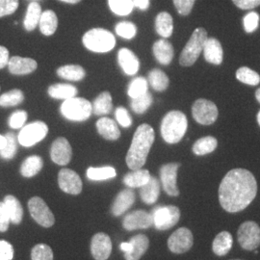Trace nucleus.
<instances>
[{"mask_svg":"<svg viewBox=\"0 0 260 260\" xmlns=\"http://www.w3.org/2000/svg\"><path fill=\"white\" fill-rule=\"evenodd\" d=\"M257 194V182L250 171L233 169L219 187V202L230 213H237L251 205Z\"/></svg>","mask_w":260,"mask_h":260,"instance_id":"obj_1","label":"nucleus"},{"mask_svg":"<svg viewBox=\"0 0 260 260\" xmlns=\"http://www.w3.org/2000/svg\"><path fill=\"white\" fill-rule=\"evenodd\" d=\"M154 138V130L150 125L144 123L138 126L125 158L127 166L132 171L139 170L146 164Z\"/></svg>","mask_w":260,"mask_h":260,"instance_id":"obj_2","label":"nucleus"},{"mask_svg":"<svg viewBox=\"0 0 260 260\" xmlns=\"http://www.w3.org/2000/svg\"><path fill=\"white\" fill-rule=\"evenodd\" d=\"M188 121L180 111H170L161 122V135L168 144H177L185 135Z\"/></svg>","mask_w":260,"mask_h":260,"instance_id":"obj_3","label":"nucleus"},{"mask_svg":"<svg viewBox=\"0 0 260 260\" xmlns=\"http://www.w3.org/2000/svg\"><path fill=\"white\" fill-rule=\"evenodd\" d=\"M83 45L93 52L105 53L116 45V39L110 31L103 28H93L84 34Z\"/></svg>","mask_w":260,"mask_h":260,"instance_id":"obj_4","label":"nucleus"},{"mask_svg":"<svg viewBox=\"0 0 260 260\" xmlns=\"http://www.w3.org/2000/svg\"><path fill=\"white\" fill-rule=\"evenodd\" d=\"M206 40L207 32L205 28H197L180 54L179 64L183 67L194 65L204 50Z\"/></svg>","mask_w":260,"mask_h":260,"instance_id":"obj_5","label":"nucleus"},{"mask_svg":"<svg viewBox=\"0 0 260 260\" xmlns=\"http://www.w3.org/2000/svg\"><path fill=\"white\" fill-rule=\"evenodd\" d=\"M60 110L66 119L70 121H84L90 118L93 112V105L82 98H72L64 101Z\"/></svg>","mask_w":260,"mask_h":260,"instance_id":"obj_6","label":"nucleus"},{"mask_svg":"<svg viewBox=\"0 0 260 260\" xmlns=\"http://www.w3.org/2000/svg\"><path fill=\"white\" fill-rule=\"evenodd\" d=\"M153 225L158 231H167L180 219V210L175 205H159L151 211Z\"/></svg>","mask_w":260,"mask_h":260,"instance_id":"obj_7","label":"nucleus"},{"mask_svg":"<svg viewBox=\"0 0 260 260\" xmlns=\"http://www.w3.org/2000/svg\"><path fill=\"white\" fill-rule=\"evenodd\" d=\"M48 132L47 124L43 121H34L23 126L19 131L18 141L23 147H32L45 139Z\"/></svg>","mask_w":260,"mask_h":260,"instance_id":"obj_8","label":"nucleus"},{"mask_svg":"<svg viewBox=\"0 0 260 260\" xmlns=\"http://www.w3.org/2000/svg\"><path fill=\"white\" fill-rule=\"evenodd\" d=\"M238 242L246 251L256 250L260 245V228L255 222L247 221L242 223L237 233Z\"/></svg>","mask_w":260,"mask_h":260,"instance_id":"obj_9","label":"nucleus"},{"mask_svg":"<svg viewBox=\"0 0 260 260\" xmlns=\"http://www.w3.org/2000/svg\"><path fill=\"white\" fill-rule=\"evenodd\" d=\"M28 209L31 217L42 226L50 228L55 223L54 215L43 199L39 197L31 198L28 202Z\"/></svg>","mask_w":260,"mask_h":260,"instance_id":"obj_10","label":"nucleus"},{"mask_svg":"<svg viewBox=\"0 0 260 260\" xmlns=\"http://www.w3.org/2000/svg\"><path fill=\"white\" fill-rule=\"evenodd\" d=\"M192 115L195 121L200 124L210 125L218 118V108L212 102L205 99H200L193 104Z\"/></svg>","mask_w":260,"mask_h":260,"instance_id":"obj_11","label":"nucleus"},{"mask_svg":"<svg viewBox=\"0 0 260 260\" xmlns=\"http://www.w3.org/2000/svg\"><path fill=\"white\" fill-rule=\"evenodd\" d=\"M193 243L194 237L191 231L186 228H180L170 236L168 247L174 253H184L192 248Z\"/></svg>","mask_w":260,"mask_h":260,"instance_id":"obj_12","label":"nucleus"},{"mask_svg":"<svg viewBox=\"0 0 260 260\" xmlns=\"http://www.w3.org/2000/svg\"><path fill=\"white\" fill-rule=\"evenodd\" d=\"M180 166L178 163H169L160 169V179L164 191L168 195L177 197L179 190L177 188V170Z\"/></svg>","mask_w":260,"mask_h":260,"instance_id":"obj_13","label":"nucleus"},{"mask_svg":"<svg viewBox=\"0 0 260 260\" xmlns=\"http://www.w3.org/2000/svg\"><path fill=\"white\" fill-rule=\"evenodd\" d=\"M58 183L61 190L71 195H78L82 191V181L75 171L62 169L58 175Z\"/></svg>","mask_w":260,"mask_h":260,"instance_id":"obj_14","label":"nucleus"},{"mask_svg":"<svg viewBox=\"0 0 260 260\" xmlns=\"http://www.w3.org/2000/svg\"><path fill=\"white\" fill-rule=\"evenodd\" d=\"M153 225L151 214L145 210H135L127 214L122 221V226L126 231L146 230Z\"/></svg>","mask_w":260,"mask_h":260,"instance_id":"obj_15","label":"nucleus"},{"mask_svg":"<svg viewBox=\"0 0 260 260\" xmlns=\"http://www.w3.org/2000/svg\"><path fill=\"white\" fill-rule=\"evenodd\" d=\"M50 156L55 164L61 166L69 164L73 156V149L69 141L63 137L56 139L51 146Z\"/></svg>","mask_w":260,"mask_h":260,"instance_id":"obj_16","label":"nucleus"},{"mask_svg":"<svg viewBox=\"0 0 260 260\" xmlns=\"http://www.w3.org/2000/svg\"><path fill=\"white\" fill-rule=\"evenodd\" d=\"M91 252L95 260H106L112 252V241L105 233L94 234L91 241Z\"/></svg>","mask_w":260,"mask_h":260,"instance_id":"obj_17","label":"nucleus"},{"mask_svg":"<svg viewBox=\"0 0 260 260\" xmlns=\"http://www.w3.org/2000/svg\"><path fill=\"white\" fill-rule=\"evenodd\" d=\"M37 62L28 57L14 56L10 58L8 69L12 75H25L37 70Z\"/></svg>","mask_w":260,"mask_h":260,"instance_id":"obj_18","label":"nucleus"},{"mask_svg":"<svg viewBox=\"0 0 260 260\" xmlns=\"http://www.w3.org/2000/svg\"><path fill=\"white\" fill-rule=\"evenodd\" d=\"M204 55L206 62L213 65H221L223 62V47L215 38H207L204 47Z\"/></svg>","mask_w":260,"mask_h":260,"instance_id":"obj_19","label":"nucleus"},{"mask_svg":"<svg viewBox=\"0 0 260 260\" xmlns=\"http://www.w3.org/2000/svg\"><path fill=\"white\" fill-rule=\"evenodd\" d=\"M118 61L125 75H134L138 73L139 60L128 48H121L118 53Z\"/></svg>","mask_w":260,"mask_h":260,"instance_id":"obj_20","label":"nucleus"},{"mask_svg":"<svg viewBox=\"0 0 260 260\" xmlns=\"http://www.w3.org/2000/svg\"><path fill=\"white\" fill-rule=\"evenodd\" d=\"M135 203V194L131 189H125L120 192L112 205V213L118 217L126 212Z\"/></svg>","mask_w":260,"mask_h":260,"instance_id":"obj_21","label":"nucleus"},{"mask_svg":"<svg viewBox=\"0 0 260 260\" xmlns=\"http://www.w3.org/2000/svg\"><path fill=\"white\" fill-rule=\"evenodd\" d=\"M152 51L155 59L161 65H169L174 58V47L165 39L156 41L152 47Z\"/></svg>","mask_w":260,"mask_h":260,"instance_id":"obj_22","label":"nucleus"},{"mask_svg":"<svg viewBox=\"0 0 260 260\" xmlns=\"http://www.w3.org/2000/svg\"><path fill=\"white\" fill-rule=\"evenodd\" d=\"M132 250L128 253H124V258L126 260H140L149 249V238L144 234H138L130 239Z\"/></svg>","mask_w":260,"mask_h":260,"instance_id":"obj_23","label":"nucleus"},{"mask_svg":"<svg viewBox=\"0 0 260 260\" xmlns=\"http://www.w3.org/2000/svg\"><path fill=\"white\" fill-rule=\"evenodd\" d=\"M160 195V183L157 178L150 177L149 181L140 188L142 201L147 205H153Z\"/></svg>","mask_w":260,"mask_h":260,"instance_id":"obj_24","label":"nucleus"},{"mask_svg":"<svg viewBox=\"0 0 260 260\" xmlns=\"http://www.w3.org/2000/svg\"><path fill=\"white\" fill-rule=\"evenodd\" d=\"M96 129L104 139L115 141L121 136V131L119 129L115 121L109 118H102L96 121Z\"/></svg>","mask_w":260,"mask_h":260,"instance_id":"obj_25","label":"nucleus"},{"mask_svg":"<svg viewBox=\"0 0 260 260\" xmlns=\"http://www.w3.org/2000/svg\"><path fill=\"white\" fill-rule=\"evenodd\" d=\"M39 27L45 36L53 35L58 27V18L55 12L52 10L44 11L41 15Z\"/></svg>","mask_w":260,"mask_h":260,"instance_id":"obj_26","label":"nucleus"},{"mask_svg":"<svg viewBox=\"0 0 260 260\" xmlns=\"http://www.w3.org/2000/svg\"><path fill=\"white\" fill-rule=\"evenodd\" d=\"M4 205L8 211L11 223L19 224L23 218V208L19 200L14 196L8 195L4 198Z\"/></svg>","mask_w":260,"mask_h":260,"instance_id":"obj_27","label":"nucleus"},{"mask_svg":"<svg viewBox=\"0 0 260 260\" xmlns=\"http://www.w3.org/2000/svg\"><path fill=\"white\" fill-rule=\"evenodd\" d=\"M233 239L232 234L229 232H222L219 233L212 244L214 253L218 256H223L233 248Z\"/></svg>","mask_w":260,"mask_h":260,"instance_id":"obj_28","label":"nucleus"},{"mask_svg":"<svg viewBox=\"0 0 260 260\" xmlns=\"http://www.w3.org/2000/svg\"><path fill=\"white\" fill-rule=\"evenodd\" d=\"M155 30L161 37H171L174 31V20L172 16L167 12H161L155 19Z\"/></svg>","mask_w":260,"mask_h":260,"instance_id":"obj_29","label":"nucleus"},{"mask_svg":"<svg viewBox=\"0 0 260 260\" xmlns=\"http://www.w3.org/2000/svg\"><path fill=\"white\" fill-rule=\"evenodd\" d=\"M77 93L76 87L70 84H54L48 88V94L56 100L67 101L75 98Z\"/></svg>","mask_w":260,"mask_h":260,"instance_id":"obj_30","label":"nucleus"},{"mask_svg":"<svg viewBox=\"0 0 260 260\" xmlns=\"http://www.w3.org/2000/svg\"><path fill=\"white\" fill-rule=\"evenodd\" d=\"M150 177L148 170H134L123 177V183L129 188H141L149 181Z\"/></svg>","mask_w":260,"mask_h":260,"instance_id":"obj_31","label":"nucleus"},{"mask_svg":"<svg viewBox=\"0 0 260 260\" xmlns=\"http://www.w3.org/2000/svg\"><path fill=\"white\" fill-rule=\"evenodd\" d=\"M42 8L40 4L33 1L28 5L27 10H26V15L23 20L24 28L26 31H33L35 28L37 27L41 19L42 15Z\"/></svg>","mask_w":260,"mask_h":260,"instance_id":"obj_32","label":"nucleus"},{"mask_svg":"<svg viewBox=\"0 0 260 260\" xmlns=\"http://www.w3.org/2000/svg\"><path fill=\"white\" fill-rule=\"evenodd\" d=\"M44 162L43 159L38 155H32L26 158L21 166H20V174L24 177H32L38 175L40 171L43 169Z\"/></svg>","mask_w":260,"mask_h":260,"instance_id":"obj_33","label":"nucleus"},{"mask_svg":"<svg viewBox=\"0 0 260 260\" xmlns=\"http://www.w3.org/2000/svg\"><path fill=\"white\" fill-rule=\"evenodd\" d=\"M57 75L61 78L70 81H80L85 77L83 68L78 65H66L57 70Z\"/></svg>","mask_w":260,"mask_h":260,"instance_id":"obj_34","label":"nucleus"},{"mask_svg":"<svg viewBox=\"0 0 260 260\" xmlns=\"http://www.w3.org/2000/svg\"><path fill=\"white\" fill-rule=\"evenodd\" d=\"M218 146V141L212 136H206L196 141L192 150L196 155L202 156L213 152Z\"/></svg>","mask_w":260,"mask_h":260,"instance_id":"obj_35","label":"nucleus"},{"mask_svg":"<svg viewBox=\"0 0 260 260\" xmlns=\"http://www.w3.org/2000/svg\"><path fill=\"white\" fill-rule=\"evenodd\" d=\"M93 112L96 116L107 115L112 111V96L109 92H103L101 93L93 102Z\"/></svg>","mask_w":260,"mask_h":260,"instance_id":"obj_36","label":"nucleus"},{"mask_svg":"<svg viewBox=\"0 0 260 260\" xmlns=\"http://www.w3.org/2000/svg\"><path fill=\"white\" fill-rule=\"evenodd\" d=\"M149 83L155 91L163 92L169 86V77L161 70L154 69L149 72Z\"/></svg>","mask_w":260,"mask_h":260,"instance_id":"obj_37","label":"nucleus"},{"mask_svg":"<svg viewBox=\"0 0 260 260\" xmlns=\"http://www.w3.org/2000/svg\"><path fill=\"white\" fill-rule=\"evenodd\" d=\"M116 170L110 166L101 168H89L87 170V177L93 181L106 180L116 177Z\"/></svg>","mask_w":260,"mask_h":260,"instance_id":"obj_38","label":"nucleus"},{"mask_svg":"<svg viewBox=\"0 0 260 260\" xmlns=\"http://www.w3.org/2000/svg\"><path fill=\"white\" fill-rule=\"evenodd\" d=\"M23 100H24L23 93L19 89H14L0 95V106L1 107L17 106L22 103Z\"/></svg>","mask_w":260,"mask_h":260,"instance_id":"obj_39","label":"nucleus"},{"mask_svg":"<svg viewBox=\"0 0 260 260\" xmlns=\"http://www.w3.org/2000/svg\"><path fill=\"white\" fill-rule=\"evenodd\" d=\"M236 78L244 84L256 86L260 83V75L247 67H242L236 72Z\"/></svg>","mask_w":260,"mask_h":260,"instance_id":"obj_40","label":"nucleus"},{"mask_svg":"<svg viewBox=\"0 0 260 260\" xmlns=\"http://www.w3.org/2000/svg\"><path fill=\"white\" fill-rule=\"evenodd\" d=\"M112 12L118 16H127L134 8L133 0H108Z\"/></svg>","mask_w":260,"mask_h":260,"instance_id":"obj_41","label":"nucleus"},{"mask_svg":"<svg viewBox=\"0 0 260 260\" xmlns=\"http://www.w3.org/2000/svg\"><path fill=\"white\" fill-rule=\"evenodd\" d=\"M6 137V145L3 149L0 150V156L3 159L10 160L16 155L18 149V140L14 133L9 132L5 135Z\"/></svg>","mask_w":260,"mask_h":260,"instance_id":"obj_42","label":"nucleus"},{"mask_svg":"<svg viewBox=\"0 0 260 260\" xmlns=\"http://www.w3.org/2000/svg\"><path fill=\"white\" fill-rule=\"evenodd\" d=\"M148 92V80L144 77H137L130 82L128 86V95L131 99L138 98Z\"/></svg>","mask_w":260,"mask_h":260,"instance_id":"obj_43","label":"nucleus"},{"mask_svg":"<svg viewBox=\"0 0 260 260\" xmlns=\"http://www.w3.org/2000/svg\"><path fill=\"white\" fill-rule=\"evenodd\" d=\"M151 104H152V95L149 92H147L143 95L132 99L131 108L137 114H143L149 109Z\"/></svg>","mask_w":260,"mask_h":260,"instance_id":"obj_44","label":"nucleus"},{"mask_svg":"<svg viewBox=\"0 0 260 260\" xmlns=\"http://www.w3.org/2000/svg\"><path fill=\"white\" fill-rule=\"evenodd\" d=\"M32 260H53V251L46 244H38L31 251Z\"/></svg>","mask_w":260,"mask_h":260,"instance_id":"obj_45","label":"nucleus"},{"mask_svg":"<svg viewBox=\"0 0 260 260\" xmlns=\"http://www.w3.org/2000/svg\"><path fill=\"white\" fill-rule=\"evenodd\" d=\"M116 33L120 36V37L130 40L132 38L135 37L136 33H137V27L134 23L130 22V21H121L119 22L116 27Z\"/></svg>","mask_w":260,"mask_h":260,"instance_id":"obj_46","label":"nucleus"},{"mask_svg":"<svg viewBox=\"0 0 260 260\" xmlns=\"http://www.w3.org/2000/svg\"><path fill=\"white\" fill-rule=\"evenodd\" d=\"M259 15L255 12H251L246 15L243 19L244 22V29L247 33L254 32L259 24Z\"/></svg>","mask_w":260,"mask_h":260,"instance_id":"obj_47","label":"nucleus"},{"mask_svg":"<svg viewBox=\"0 0 260 260\" xmlns=\"http://www.w3.org/2000/svg\"><path fill=\"white\" fill-rule=\"evenodd\" d=\"M27 113L23 110H18L15 111L9 118L10 127L14 129H19L22 128L25 121L27 120Z\"/></svg>","mask_w":260,"mask_h":260,"instance_id":"obj_48","label":"nucleus"},{"mask_svg":"<svg viewBox=\"0 0 260 260\" xmlns=\"http://www.w3.org/2000/svg\"><path fill=\"white\" fill-rule=\"evenodd\" d=\"M19 5V0H0V18L13 15Z\"/></svg>","mask_w":260,"mask_h":260,"instance_id":"obj_49","label":"nucleus"},{"mask_svg":"<svg viewBox=\"0 0 260 260\" xmlns=\"http://www.w3.org/2000/svg\"><path fill=\"white\" fill-rule=\"evenodd\" d=\"M177 12L181 16H188L194 7L196 0H173Z\"/></svg>","mask_w":260,"mask_h":260,"instance_id":"obj_50","label":"nucleus"},{"mask_svg":"<svg viewBox=\"0 0 260 260\" xmlns=\"http://www.w3.org/2000/svg\"><path fill=\"white\" fill-rule=\"evenodd\" d=\"M116 119L122 127H129L132 124V119L130 117L129 113L124 107H118L116 109Z\"/></svg>","mask_w":260,"mask_h":260,"instance_id":"obj_51","label":"nucleus"},{"mask_svg":"<svg viewBox=\"0 0 260 260\" xmlns=\"http://www.w3.org/2000/svg\"><path fill=\"white\" fill-rule=\"evenodd\" d=\"M14 257V248L9 242L0 240V260H12Z\"/></svg>","mask_w":260,"mask_h":260,"instance_id":"obj_52","label":"nucleus"},{"mask_svg":"<svg viewBox=\"0 0 260 260\" xmlns=\"http://www.w3.org/2000/svg\"><path fill=\"white\" fill-rule=\"evenodd\" d=\"M11 223L9 214L6 209L4 203L0 202V233L7 232Z\"/></svg>","mask_w":260,"mask_h":260,"instance_id":"obj_53","label":"nucleus"},{"mask_svg":"<svg viewBox=\"0 0 260 260\" xmlns=\"http://www.w3.org/2000/svg\"><path fill=\"white\" fill-rule=\"evenodd\" d=\"M234 5L242 10L254 9L260 5V0H233Z\"/></svg>","mask_w":260,"mask_h":260,"instance_id":"obj_54","label":"nucleus"},{"mask_svg":"<svg viewBox=\"0 0 260 260\" xmlns=\"http://www.w3.org/2000/svg\"><path fill=\"white\" fill-rule=\"evenodd\" d=\"M9 60V50L6 47L0 46V70L8 66Z\"/></svg>","mask_w":260,"mask_h":260,"instance_id":"obj_55","label":"nucleus"},{"mask_svg":"<svg viewBox=\"0 0 260 260\" xmlns=\"http://www.w3.org/2000/svg\"><path fill=\"white\" fill-rule=\"evenodd\" d=\"M134 7L143 11L149 9V0H133Z\"/></svg>","mask_w":260,"mask_h":260,"instance_id":"obj_56","label":"nucleus"},{"mask_svg":"<svg viewBox=\"0 0 260 260\" xmlns=\"http://www.w3.org/2000/svg\"><path fill=\"white\" fill-rule=\"evenodd\" d=\"M121 250L124 253H128L132 250V246L130 244V242H122L121 244Z\"/></svg>","mask_w":260,"mask_h":260,"instance_id":"obj_57","label":"nucleus"},{"mask_svg":"<svg viewBox=\"0 0 260 260\" xmlns=\"http://www.w3.org/2000/svg\"><path fill=\"white\" fill-rule=\"evenodd\" d=\"M6 145V137L0 134V150L3 149Z\"/></svg>","mask_w":260,"mask_h":260,"instance_id":"obj_58","label":"nucleus"},{"mask_svg":"<svg viewBox=\"0 0 260 260\" xmlns=\"http://www.w3.org/2000/svg\"><path fill=\"white\" fill-rule=\"evenodd\" d=\"M62 2H65V3H69V4H77L79 3L81 0H60Z\"/></svg>","mask_w":260,"mask_h":260,"instance_id":"obj_59","label":"nucleus"},{"mask_svg":"<svg viewBox=\"0 0 260 260\" xmlns=\"http://www.w3.org/2000/svg\"><path fill=\"white\" fill-rule=\"evenodd\" d=\"M255 98H256L257 102L260 103V88L259 89H257V91L255 92Z\"/></svg>","mask_w":260,"mask_h":260,"instance_id":"obj_60","label":"nucleus"},{"mask_svg":"<svg viewBox=\"0 0 260 260\" xmlns=\"http://www.w3.org/2000/svg\"><path fill=\"white\" fill-rule=\"evenodd\" d=\"M257 122H258V124H259L260 126V111L258 112V114H257Z\"/></svg>","mask_w":260,"mask_h":260,"instance_id":"obj_61","label":"nucleus"},{"mask_svg":"<svg viewBox=\"0 0 260 260\" xmlns=\"http://www.w3.org/2000/svg\"><path fill=\"white\" fill-rule=\"evenodd\" d=\"M232 260H241V259H232Z\"/></svg>","mask_w":260,"mask_h":260,"instance_id":"obj_62","label":"nucleus"}]
</instances>
